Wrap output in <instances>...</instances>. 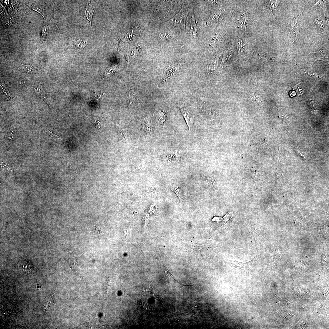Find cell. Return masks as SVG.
<instances>
[{"label": "cell", "instance_id": "6da1fadb", "mask_svg": "<svg viewBox=\"0 0 329 329\" xmlns=\"http://www.w3.org/2000/svg\"><path fill=\"white\" fill-rule=\"evenodd\" d=\"M178 66L174 64L170 66L163 73L160 77L159 85L166 86L178 75L180 72Z\"/></svg>", "mask_w": 329, "mask_h": 329}, {"label": "cell", "instance_id": "7a4b0ae2", "mask_svg": "<svg viewBox=\"0 0 329 329\" xmlns=\"http://www.w3.org/2000/svg\"><path fill=\"white\" fill-rule=\"evenodd\" d=\"M188 12L184 9H182L171 20L173 25L181 29L185 28V24Z\"/></svg>", "mask_w": 329, "mask_h": 329}, {"label": "cell", "instance_id": "3957f363", "mask_svg": "<svg viewBox=\"0 0 329 329\" xmlns=\"http://www.w3.org/2000/svg\"><path fill=\"white\" fill-rule=\"evenodd\" d=\"M178 106L188 126L190 135L194 124V119L190 112V110L186 105L178 104Z\"/></svg>", "mask_w": 329, "mask_h": 329}, {"label": "cell", "instance_id": "277c9868", "mask_svg": "<svg viewBox=\"0 0 329 329\" xmlns=\"http://www.w3.org/2000/svg\"><path fill=\"white\" fill-rule=\"evenodd\" d=\"M33 88L36 94L49 105L46 98L45 91L43 86L39 83H37L34 85Z\"/></svg>", "mask_w": 329, "mask_h": 329}, {"label": "cell", "instance_id": "5b68a950", "mask_svg": "<svg viewBox=\"0 0 329 329\" xmlns=\"http://www.w3.org/2000/svg\"><path fill=\"white\" fill-rule=\"evenodd\" d=\"M170 188L177 195L181 203L184 196V192L182 186L180 184L176 183L173 184Z\"/></svg>", "mask_w": 329, "mask_h": 329}, {"label": "cell", "instance_id": "8992f818", "mask_svg": "<svg viewBox=\"0 0 329 329\" xmlns=\"http://www.w3.org/2000/svg\"><path fill=\"white\" fill-rule=\"evenodd\" d=\"M189 29L192 36L195 38L197 35V27L195 18V12H193L189 24Z\"/></svg>", "mask_w": 329, "mask_h": 329}, {"label": "cell", "instance_id": "52a82bcc", "mask_svg": "<svg viewBox=\"0 0 329 329\" xmlns=\"http://www.w3.org/2000/svg\"><path fill=\"white\" fill-rule=\"evenodd\" d=\"M165 156L167 162L170 163H178L181 158L179 153L176 151L168 153Z\"/></svg>", "mask_w": 329, "mask_h": 329}, {"label": "cell", "instance_id": "ba28073f", "mask_svg": "<svg viewBox=\"0 0 329 329\" xmlns=\"http://www.w3.org/2000/svg\"><path fill=\"white\" fill-rule=\"evenodd\" d=\"M94 11L95 9L92 6L90 1H89L85 10V13L87 19L90 22L91 26Z\"/></svg>", "mask_w": 329, "mask_h": 329}, {"label": "cell", "instance_id": "9c48e42d", "mask_svg": "<svg viewBox=\"0 0 329 329\" xmlns=\"http://www.w3.org/2000/svg\"><path fill=\"white\" fill-rule=\"evenodd\" d=\"M24 71L28 74H35L39 70V65H27L21 64Z\"/></svg>", "mask_w": 329, "mask_h": 329}, {"label": "cell", "instance_id": "30bf717a", "mask_svg": "<svg viewBox=\"0 0 329 329\" xmlns=\"http://www.w3.org/2000/svg\"><path fill=\"white\" fill-rule=\"evenodd\" d=\"M218 62V58L217 57H214L209 62L207 68V70L208 73H212L216 69Z\"/></svg>", "mask_w": 329, "mask_h": 329}, {"label": "cell", "instance_id": "8fae6325", "mask_svg": "<svg viewBox=\"0 0 329 329\" xmlns=\"http://www.w3.org/2000/svg\"><path fill=\"white\" fill-rule=\"evenodd\" d=\"M136 95L135 87L132 88L129 92L126 101L127 103L129 105L134 102L136 97Z\"/></svg>", "mask_w": 329, "mask_h": 329}, {"label": "cell", "instance_id": "7c38bea8", "mask_svg": "<svg viewBox=\"0 0 329 329\" xmlns=\"http://www.w3.org/2000/svg\"><path fill=\"white\" fill-rule=\"evenodd\" d=\"M158 123L162 126H163L166 123V113L164 110H161L158 113Z\"/></svg>", "mask_w": 329, "mask_h": 329}, {"label": "cell", "instance_id": "4fadbf2b", "mask_svg": "<svg viewBox=\"0 0 329 329\" xmlns=\"http://www.w3.org/2000/svg\"><path fill=\"white\" fill-rule=\"evenodd\" d=\"M49 28L48 24L44 22L43 24L41 32V41L43 42L45 39L48 35Z\"/></svg>", "mask_w": 329, "mask_h": 329}, {"label": "cell", "instance_id": "5bb4252c", "mask_svg": "<svg viewBox=\"0 0 329 329\" xmlns=\"http://www.w3.org/2000/svg\"><path fill=\"white\" fill-rule=\"evenodd\" d=\"M206 184L210 187H213L215 186L217 184V180L216 178L211 175H207L205 179Z\"/></svg>", "mask_w": 329, "mask_h": 329}, {"label": "cell", "instance_id": "9a60e30c", "mask_svg": "<svg viewBox=\"0 0 329 329\" xmlns=\"http://www.w3.org/2000/svg\"><path fill=\"white\" fill-rule=\"evenodd\" d=\"M87 41H85L83 42L82 40H76L75 41V44L76 46L78 48L79 50L81 52H83L84 48L88 44Z\"/></svg>", "mask_w": 329, "mask_h": 329}, {"label": "cell", "instance_id": "2e32d148", "mask_svg": "<svg viewBox=\"0 0 329 329\" xmlns=\"http://www.w3.org/2000/svg\"><path fill=\"white\" fill-rule=\"evenodd\" d=\"M237 45L239 53H241L244 51V44L241 38L237 40Z\"/></svg>", "mask_w": 329, "mask_h": 329}, {"label": "cell", "instance_id": "e0dca14e", "mask_svg": "<svg viewBox=\"0 0 329 329\" xmlns=\"http://www.w3.org/2000/svg\"><path fill=\"white\" fill-rule=\"evenodd\" d=\"M244 16L241 17L238 24V27L241 29H246L247 25V18Z\"/></svg>", "mask_w": 329, "mask_h": 329}, {"label": "cell", "instance_id": "ac0fdd59", "mask_svg": "<svg viewBox=\"0 0 329 329\" xmlns=\"http://www.w3.org/2000/svg\"><path fill=\"white\" fill-rule=\"evenodd\" d=\"M28 5L32 9L41 14L43 16L44 19H45L43 12L40 9L31 3H29Z\"/></svg>", "mask_w": 329, "mask_h": 329}, {"label": "cell", "instance_id": "d6986e66", "mask_svg": "<svg viewBox=\"0 0 329 329\" xmlns=\"http://www.w3.org/2000/svg\"><path fill=\"white\" fill-rule=\"evenodd\" d=\"M279 2L278 1H271V8L272 11L277 8L279 5Z\"/></svg>", "mask_w": 329, "mask_h": 329}, {"label": "cell", "instance_id": "ffe728a7", "mask_svg": "<svg viewBox=\"0 0 329 329\" xmlns=\"http://www.w3.org/2000/svg\"><path fill=\"white\" fill-rule=\"evenodd\" d=\"M45 130L47 134H48L52 138H54L59 139H61V138L60 137L52 133V132H51L50 131H49L46 129H45Z\"/></svg>", "mask_w": 329, "mask_h": 329}, {"label": "cell", "instance_id": "44dd1931", "mask_svg": "<svg viewBox=\"0 0 329 329\" xmlns=\"http://www.w3.org/2000/svg\"><path fill=\"white\" fill-rule=\"evenodd\" d=\"M171 36L170 34L165 33L161 35L160 38L161 39H168L169 38H170Z\"/></svg>", "mask_w": 329, "mask_h": 329}, {"label": "cell", "instance_id": "7402d4cb", "mask_svg": "<svg viewBox=\"0 0 329 329\" xmlns=\"http://www.w3.org/2000/svg\"><path fill=\"white\" fill-rule=\"evenodd\" d=\"M294 89L296 91L298 95H299V92L300 95H302L301 94L303 93L300 92V90H302V89L301 88L299 84L294 87Z\"/></svg>", "mask_w": 329, "mask_h": 329}, {"label": "cell", "instance_id": "603a6c76", "mask_svg": "<svg viewBox=\"0 0 329 329\" xmlns=\"http://www.w3.org/2000/svg\"><path fill=\"white\" fill-rule=\"evenodd\" d=\"M220 13L217 14H215L214 15H213V16H211V18H210V20H211L213 21L214 20H215L218 19L220 17Z\"/></svg>", "mask_w": 329, "mask_h": 329}]
</instances>
